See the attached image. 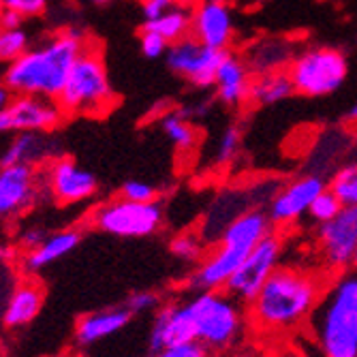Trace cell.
Listing matches in <instances>:
<instances>
[{
    "label": "cell",
    "mask_w": 357,
    "mask_h": 357,
    "mask_svg": "<svg viewBox=\"0 0 357 357\" xmlns=\"http://www.w3.org/2000/svg\"><path fill=\"white\" fill-rule=\"evenodd\" d=\"M188 304L195 321V340L212 355L225 357L246 342L250 334L248 308L225 289L192 294L188 296Z\"/></svg>",
    "instance_id": "obj_5"
},
{
    "label": "cell",
    "mask_w": 357,
    "mask_h": 357,
    "mask_svg": "<svg viewBox=\"0 0 357 357\" xmlns=\"http://www.w3.org/2000/svg\"><path fill=\"white\" fill-rule=\"evenodd\" d=\"M312 266L328 278L355 268L357 257V208L344 206L340 214L312 229Z\"/></svg>",
    "instance_id": "obj_9"
},
{
    "label": "cell",
    "mask_w": 357,
    "mask_h": 357,
    "mask_svg": "<svg viewBox=\"0 0 357 357\" xmlns=\"http://www.w3.org/2000/svg\"><path fill=\"white\" fill-rule=\"evenodd\" d=\"M208 242L199 229H184L169 240V255L184 266H197L208 252Z\"/></svg>",
    "instance_id": "obj_26"
},
{
    "label": "cell",
    "mask_w": 357,
    "mask_h": 357,
    "mask_svg": "<svg viewBox=\"0 0 357 357\" xmlns=\"http://www.w3.org/2000/svg\"><path fill=\"white\" fill-rule=\"evenodd\" d=\"M328 276L310 261H284L246 304L250 332L259 338H287L302 332L326 291Z\"/></svg>",
    "instance_id": "obj_1"
},
{
    "label": "cell",
    "mask_w": 357,
    "mask_h": 357,
    "mask_svg": "<svg viewBox=\"0 0 357 357\" xmlns=\"http://www.w3.org/2000/svg\"><path fill=\"white\" fill-rule=\"evenodd\" d=\"M174 7H178V0H142V13L146 22L158 20Z\"/></svg>",
    "instance_id": "obj_37"
},
{
    "label": "cell",
    "mask_w": 357,
    "mask_h": 357,
    "mask_svg": "<svg viewBox=\"0 0 357 357\" xmlns=\"http://www.w3.org/2000/svg\"><path fill=\"white\" fill-rule=\"evenodd\" d=\"M227 52L212 50L197 39L186 37L174 45H169V52L165 56L167 67L180 75L182 79L190 82L195 88H210L214 86L216 71Z\"/></svg>",
    "instance_id": "obj_13"
},
{
    "label": "cell",
    "mask_w": 357,
    "mask_h": 357,
    "mask_svg": "<svg viewBox=\"0 0 357 357\" xmlns=\"http://www.w3.org/2000/svg\"><path fill=\"white\" fill-rule=\"evenodd\" d=\"M296 94L319 99L342 88L349 75V60L338 47L314 45L300 52L287 69Z\"/></svg>",
    "instance_id": "obj_7"
},
{
    "label": "cell",
    "mask_w": 357,
    "mask_h": 357,
    "mask_svg": "<svg viewBox=\"0 0 357 357\" xmlns=\"http://www.w3.org/2000/svg\"><path fill=\"white\" fill-rule=\"evenodd\" d=\"M82 238H84L82 231L75 229V227L50 234L41 246H37L35 250H28L24 255V270L30 274L41 272L43 268H47V266L60 261V259H64L67 255H71L79 246Z\"/></svg>",
    "instance_id": "obj_20"
},
{
    "label": "cell",
    "mask_w": 357,
    "mask_h": 357,
    "mask_svg": "<svg viewBox=\"0 0 357 357\" xmlns=\"http://www.w3.org/2000/svg\"><path fill=\"white\" fill-rule=\"evenodd\" d=\"M0 7L22 17H39L47 9V0H0Z\"/></svg>",
    "instance_id": "obj_35"
},
{
    "label": "cell",
    "mask_w": 357,
    "mask_h": 357,
    "mask_svg": "<svg viewBox=\"0 0 357 357\" xmlns=\"http://www.w3.org/2000/svg\"><path fill=\"white\" fill-rule=\"evenodd\" d=\"M13 255H15L13 248H9V246H0V264L7 261V259H11Z\"/></svg>",
    "instance_id": "obj_42"
},
{
    "label": "cell",
    "mask_w": 357,
    "mask_h": 357,
    "mask_svg": "<svg viewBox=\"0 0 357 357\" xmlns=\"http://www.w3.org/2000/svg\"><path fill=\"white\" fill-rule=\"evenodd\" d=\"M234 9L227 0H208L192 9L190 37L199 43L227 52L234 41Z\"/></svg>",
    "instance_id": "obj_16"
},
{
    "label": "cell",
    "mask_w": 357,
    "mask_h": 357,
    "mask_svg": "<svg viewBox=\"0 0 357 357\" xmlns=\"http://www.w3.org/2000/svg\"><path fill=\"white\" fill-rule=\"evenodd\" d=\"M50 234L43 229V227H28L26 231H22L20 234V246L28 252V250H35L37 246H41L43 242H45V238H47Z\"/></svg>",
    "instance_id": "obj_39"
},
{
    "label": "cell",
    "mask_w": 357,
    "mask_h": 357,
    "mask_svg": "<svg viewBox=\"0 0 357 357\" xmlns=\"http://www.w3.org/2000/svg\"><path fill=\"white\" fill-rule=\"evenodd\" d=\"M242 150V128L238 124H229L222 131L218 144H216V163L218 165H229L231 160Z\"/></svg>",
    "instance_id": "obj_31"
},
{
    "label": "cell",
    "mask_w": 357,
    "mask_h": 357,
    "mask_svg": "<svg viewBox=\"0 0 357 357\" xmlns=\"http://www.w3.org/2000/svg\"><path fill=\"white\" fill-rule=\"evenodd\" d=\"M148 342L152 353L188 344V342H197L195 340V321H192L188 298L167 302L152 314Z\"/></svg>",
    "instance_id": "obj_15"
},
{
    "label": "cell",
    "mask_w": 357,
    "mask_h": 357,
    "mask_svg": "<svg viewBox=\"0 0 357 357\" xmlns=\"http://www.w3.org/2000/svg\"><path fill=\"white\" fill-rule=\"evenodd\" d=\"M252 69L257 71V75L261 73H274V71H282V64H291L289 60V50L280 43H266L259 50H255L252 58H250Z\"/></svg>",
    "instance_id": "obj_28"
},
{
    "label": "cell",
    "mask_w": 357,
    "mask_h": 357,
    "mask_svg": "<svg viewBox=\"0 0 357 357\" xmlns=\"http://www.w3.org/2000/svg\"><path fill=\"white\" fill-rule=\"evenodd\" d=\"M160 128L174 144V148L182 154H190L199 144V131L188 120L186 112H167L160 118Z\"/></svg>",
    "instance_id": "obj_24"
},
{
    "label": "cell",
    "mask_w": 357,
    "mask_h": 357,
    "mask_svg": "<svg viewBox=\"0 0 357 357\" xmlns=\"http://www.w3.org/2000/svg\"><path fill=\"white\" fill-rule=\"evenodd\" d=\"M28 35L22 28H0V62H15L20 56H24L30 47Z\"/></svg>",
    "instance_id": "obj_30"
},
{
    "label": "cell",
    "mask_w": 357,
    "mask_h": 357,
    "mask_svg": "<svg viewBox=\"0 0 357 357\" xmlns=\"http://www.w3.org/2000/svg\"><path fill=\"white\" fill-rule=\"evenodd\" d=\"M284 250H287L284 234L282 231L270 234L244 259L238 272L227 282L225 291L231 294L236 300L248 304L261 291V287L272 278V274L284 264Z\"/></svg>",
    "instance_id": "obj_10"
},
{
    "label": "cell",
    "mask_w": 357,
    "mask_h": 357,
    "mask_svg": "<svg viewBox=\"0 0 357 357\" xmlns=\"http://www.w3.org/2000/svg\"><path fill=\"white\" fill-rule=\"evenodd\" d=\"M190 24H192V9L178 5L165 15H160L158 20L146 22L144 28L156 32V35L163 37L169 45H174L190 35Z\"/></svg>",
    "instance_id": "obj_25"
},
{
    "label": "cell",
    "mask_w": 357,
    "mask_h": 357,
    "mask_svg": "<svg viewBox=\"0 0 357 357\" xmlns=\"http://www.w3.org/2000/svg\"><path fill=\"white\" fill-rule=\"evenodd\" d=\"M50 156V142L45 133H17L5 154L0 156V167L37 165Z\"/></svg>",
    "instance_id": "obj_22"
},
{
    "label": "cell",
    "mask_w": 357,
    "mask_h": 357,
    "mask_svg": "<svg viewBox=\"0 0 357 357\" xmlns=\"http://www.w3.org/2000/svg\"><path fill=\"white\" fill-rule=\"evenodd\" d=\"M150 357H216V355H212L199 342H188V344L172 347V349H163V351H154Z\"/></svg>",
    "instance_id": "obj_36"
},
{
    "label": "cell",
    "mask_w": 357,
    "mask_h": 357,
    "mask_svg": "<svg viewBox=\"0 0 357 357\" xmlns=\"http://www.w3.org/2000/svg\"><path fill=\"white\" fill-rule=\"evenodd\" d=\"M88 220L101 234L124 240H142L163 229L165 210L160 202L137 204L124 197H114L96 206Z\"/></svg>",
    "instance_id": "obj_8"
},
{
    "label": "cell",
    "mask_w": 357,
    "mask_h": 357,
    "mask_svg": "<svg viewBox=\"0 0 357 357\" xmlns=\"http://www.w3.org/2000/svg\"><path fill=\"white\" fill-rule=\"evenodd\" d=\"M13 96H15V94L7 88V84H5V82H0V114H3V112L7 109V105L13 101Z\"/></svg>",
    "instance_id": "obj_41"
},
{
    "label": "cell",
    "mask_w": 357,
    "mask_h": 357,
    "mask_svg": "<svg viewBox=\"0 0 357 357\" xmlns=\"http://www.w3.org/2000/svg\"><path fill=\"white\" fill-rule=\"evenodd\" d=\"M250 82L252 79L248 73V64L240 56L227 52L214 79L218 101L227 107H240L244 101H248Z\"/></svg>",
    "instance_id": "obj_19"
},
{
    "label": "cell",
    "mask_w": 357,
    "mask_h": 357,
    "mask_svg": "<svg viewBox=\"0 0 357 357\" xmlns=\"http://www.w3.org/2000/svg\"><path fill=\"white\" fill-rule=\"evenodd\" d=\"M56 101L67 116H103L116 105L109 73L99 47L86 43Z\"/></svg>",
    "instance_id": "obj_6"
},
{
    "label": "cell",
    "mask_w": 357,
    "mask_h": 357,
    "mask_svg": "<svg viewBox=\"0 0 357 357\" xmlns=\"http://www.w3.org/2000/svg\"><path fill=\"white\" fill-rule=\"evenodd\" d=\"M344 206L340 204V199L336 197V195L328 188V190H323L319 197L314 199V204L310 206L308 210V225H310V229H314V227H321V225H326L330 220H334L340 210Z\"/></svg>",
    "instance_id": "obj_29"
},
{
    "label": "cell",
    "mask_w": 357,
    "mask_h": 357,
    "mask_svg": "<svg viewBox=\"0 0 357 357\" xmlns=\"http://www.w3.org/2000/svg\"><path fill=\"white\" fill-rule=\"evenodd\" d=\"M274 231L276 227L266 208H252L240 214L231 225L225 227V231L208 246L202 261L190 270L186 278L190 294L225 289L257 244Z\"/></svg>",
    "instance_id": "obj_3"
},
{
    "label": "cell",
    "mask_w": 357,
    "mask_h": 357,
    "mask_svg": "<svg viewBox=\"0 0 357 357\" xmlns=\"http://www.w3.org/2000/svg\"><path fill=\"white\" fill-rule=\"evenodd\" d=\"M330 190L340 199L342 206L357 208V160L340 165L334 172L330 180Z\"/></svg>",
    "instance_id": "obj_27"
},
{
    "label": "cell",
    "mask_w": 357,
    "mask_h": 357,
    "mask_svg": "<svg viewBox=\"0 0 357 357\" xmlns=\"http://www.w3.org/2000/svg\"><path fill=\"white\" fill-rule=\"evenodd\" d=\"M347 122H353V124H357V103H353L349 109H347Z\"/></svg>",
    "instance_id": "obj_43"
},
{
    "label": "cell",
    "mask_w": 357,
    "mask_h": 357,
    "mask_svg": "<svg viewBox=\"0 0 357 357\" xmlns=\"http://www.w3.org/2000/svg\"><path fill=\"white\" fill-rule=\"evenodd\" d=\"M355 268H357V257H355Z\"/></svg>",
    "instance_id": "obj_46"
},
{
    "label": "cell",
    "mask_w": 357,
    "mask_h": 357,
    "mask_svg": "<svg viewBox=\"0 0 357 357\" xmlns=\"http://www.w3.org/2000/svg\"><path fill=\"white\" fill-rule=\"evenodd\" d=\"M291 94H296L294 82L287 71L261 73L250 82L248 101L257 107H270L280 101H287Z\"/></svg>",
    "instance_id": "obj_23"
},
{
    "label": "cell",
    "mask_w": 357,
    "mask_h": 357,
    "mask_svg": "<svg viewBox=\"0 0 357 357\" xmlns=\"http://www.w3.org/2000/svg\"><path fill=\"white\" fill-rule=\"evenodd\" d=\"M202 3H208V0H178V5H182V7H197Z\"/></svg>",
    "instance_id": "obj_44"
},
{
    "label": "cell",
    "mask_w": 357,
    "mask_h": 357,
    "mask_svg": "<svg viewBox=\"0 0 357 357\" xmlns=\"http://www.w3.org/2000/svg\"><path fill=\"white\" fill-rule=\"evenodd\" d=\"M41 174L35 165L0 167V218H13L35 206Z\"/></svg>",
    "instance_id": "obj_17"
},
{
    "label": "cell",
    "mask_w": 357,
    "mask_h": 357,
    "mask_svg": "<svg viewBox=\"0 0 357 357\" xmlns=\"http://www.w3.org/2000/svg\"><path fill=\"white\" fill-rule=\"evenodd\" d=\"M41 180L45 182L54 202L60 206L84 204L92 199L99 190V182H96L94 174L77 165L69 156H58L52 163H47Z\"/></svg>",
    "instance_id": "obj_14"
},
{
    "label": "cell",
    "mask_w": 357,
    "mask_h": 357,
    "mask_svg": "<svg viewBox=\"0 0 357 357\" xmlns=\"http://www.w3.org/2000/svg\"><path fill=\"white\" fill-rule=\"evenodd\" d=\"M67 114L56 99L17 94L0 114V133H50L58 128Z\"/></svg>",
    "instance_id": "obj_12"
},
{
    "label": "cell",
    "mask_w": 357,
    "mask_h": 357,
    "mask_svg": "<svg viewBox=\"0 0 357 357\" xmlns=\"http://www.w3.org/2000/svg\"><path fill=\"white\" fill-rule=\"evenodd\" d=\"M306 332L319 357H357V268L328 278Z\"/></svg>",
    "instance_id": "obj_4"
},
{
    "label": "cell",
    "mask_w": 357,
    "mask_h": 357,
    "mask_svg": "<svg viewBox=\"0 0 357 357\" xmlns=\"http://www.w3.org/2000/svg\"><path fill=\"white\" fill-rule=\"evenodd\" d=\"M225 357H272V353L268 351V347L257 340V342H242L240 347H236L234 351H229Z\"/></svg>",
    "instance_id": "obj_38"
},
{
    "label": "cell",
    "mask_w": 357,
    "mask_h": 357,
    "mask_svg": "<svg viewBox=\"0 0 357 357\" xmlns=\"http://www.w3.org/2000/svg\"><path fill=\"white\" fill-rule=\"evenodd\" d=\"M45 300V289L37 280H24L20 282L5 306L3 323L7 328H24L32 319H37V314L43 308Z\"/></svg>",
    "instance_id": "obj_21"
},
{
    "label": "cell",
    "mask_w": 357,
    "mask_h": 357,
    "mask_svg": "<svg viewBox=\"0 0 357 357\" xmlns=\"http://www.w3.org/2000/svg\"><path fill=\"white\" fill-rule=\"evenodd\" d=\"M131 317L133 314L126 310L124 304L84 314V317H79L77 326H75V340L82 347H92L96 342H101V340L122 332L128 323H131Z\"/></svg>",
    "instance_id": "obj_18"
},
{
    "label": "cell",
    "mask_w": 357,
    "mask_h": 357,
    "mask_svg": "<svg viewBox=\"0 0 357 357\" xmlns=\"http://www.w3.org/2000/svg\"><path fill=\"white\" fill-rule=\"evenodd\" d=\"M120 197L137 204H152L158 202V190L152 182L146 180H126L120 188Z\"/></svg>",
    "instance_id": "obj_32"
},
{
    "label": "cell",
    "mask_w": 357,
    "mask_h": 357,
    "mask_svg": "<svg viewBox=\"0 0 357 357\" xmlns=\"http://www.w3.org/2000/svg\"><path fill=\"white\" fill-rule=\"evenodd\" d=\"M22 20H24V17L17 15L15 11H5V9H3V15H0V28H7V30L20 28Z\"/></svg>",
    "instance_id": "obj_40"
},
{
    "label": "cell",
    "mask_w": 357,
    "mask_h": 357,
    "mask_svg": "<svg viewBox=\"0 0 357 357\" xmlns=\"http://www.w3.org/2000/svg\"><path fill=\"white\" fill-rule=\"evenodd\" d=\"M124 306L131 314L142 317V314H154L160 306H163V302H160V296L156 291H135V294L128 296Z\"/></svg>",
    "instance_id": "obj_33"
},
{
    "label": "cell",
    "mask_w": 357,
    "mask_h": 357,
    "mask_svg": "<svg viewBox=\"0 0 357 357\" xmlns=\"http://www.w3.org/2000/svg\"><path fill=\"white\" fill-rule=\"evenodd\" d=\"M328 188L330 182L312 172L280 184L270 204L266 206V212L274 222L276 231H287L298 227L308 216V210L314 204V199Z\"/></svg>",
    "instance_id": "obj_11"
},
{
    "label": "cell",
    "mask_w": 357,
    "mask_h": 357,
    "mask_svg": "<svg viewBox=\"0 0 357 357\" xmlns=\"http://www.w3.org/2000/svg\"><path fill=\"white\" fill-rule=\"evenodd\" d=\"M90 3H94V5H105V3H109V0H90Z\"/></svg>",
    "instance_id": "obj_45"
},
{
    "label": "cell",
    "mask_w": 357,
    "mask_h": 357,
    "mask_svg": "<svg viewBox=\"0 0 357 357\" xmlns=\"http://www.w3.org/2000/svg\"><path fill=\"white\" fill-rule=\"evenodd\" d=\"M86 43L88 41L79 30H60L11 62L3 82L15 96L32 94L58 99Z\"/></svg>",
    "instance_id": "obj_2"
},
{
    "label": "cell",
    "mask_w": 357,
    "mask_h": 357,
    "mask_svg": "<svg viewBox=\"0 0 357 357\" xmlns=\"http://www.w3.org/2000/svg\"><path fill=\"white\" fill-rule=\"evenodd\" d=\"M139 47H142V54L150 60L163 58L169 52V43L148 28H142V32H139Z\"/></svg>",
    "instance_id": "obj_34"
}]
</instances>
